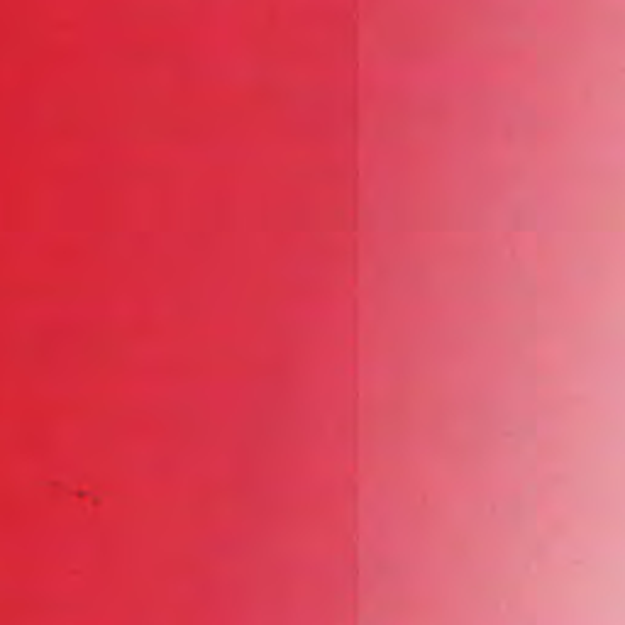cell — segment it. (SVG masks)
Listing matches in <instances>:
<instances>
[{"label": "cell", "mask_w": 625, "mask_h": 625, "mask_svg": "<svg viewBox=\"0 0 625 625\" xmlns=\"http://www.w3.org/2000/svg\"><path fill=\"white\" fill-rule=\"evenodd\" d=\"M34 489H42L47 494L61 496V499H71L74 504H79L88 513H98L105 506H110L112 501H122L125 496L117 494L110 486H98V484H74L66 479H39L34 481Z\"/></svg>", "instance_id": "obj_1"}]
</instances>
